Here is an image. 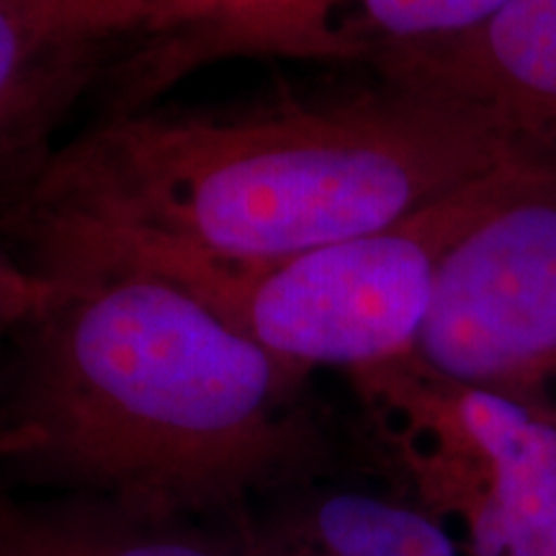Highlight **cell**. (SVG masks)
<instances>
[{
	"mask_svg": "<svg viewBox=\"0 0 556 556\" xmlns=\"http://www.w3.org/2000/svg\"><path fill=\"white\" fill-rule=\"evenodd\" d=\"M413 358L443 379L556 413V178L456 242Z\"/></svg>",
	"mask_w": 556,
	"mask_h": 556,
	"instance_id": "5b68a950",
	"label": "cell"
},
{
	"mask_svg": "<svg viewBox=\"0 0 556 556\" xmlns=\"http://www.w3.org/2000/svg\"><path fill=\"white\" fill-rule=\"evenodd\" d=\"M250 546L296 556H469L462 536L422 503L358 490L291 497Z\"/></svg>",
	"mask_w": 556,
	"mask_h": 556,
	"instance_id": "ba28073f",
	"label": "cell"
},
{
	"mask_svg": "<svg viewBox=\"0 0 556 556\" xmlns=\"http://www.w3.org/2000/svg\"><path fill=\"white\" fill-rule=\"evenodd\" d=\"M58 294V281L18 263L0 242V338L24 328Z\"/></svg>",
	"mask_w": 556,
	"mask_h": 556,
	"instance_id": "4fadbf2b",
	"label": "cell"
},
{
	"mask_svg": "<svg viewBox=\"0 0 556 556\" xmlns=\"http://www.w3.org/2000/svg\"><path fill=\"white\" fill-rule=\"evenodd\" d=\"M0 556H37L16 507L0 510Z\"/></svg>",
	"mask_w": 556,
	"mask_h": 556,
	"instance_id": "5bb4252c",
	"label": "cell"
},
{
	"mask_svg": "<svg viewBox=\"0 0 556 556\" xmlns=\"http://www.w3.org/2000/svg\"><path fill=\"white\" fill-rule=\"evenodd\" d=\"M556 178L518 160L471 180L377 232L268 263H217L165 250H83L37 266L60 276L83 268H137L184 289L268 356L309 377L353 374L409 358L443 261L486 214Z\"/></svg>",
	"mask_w": 556,
	"mask_h": 556,
	"instance_id": "3957f363",
	"label": "cell"
},
{
	"mask_svg": "<svg viewBox=\"0 0 556 556\" xmlns=\"http://www.w3.org/2000/svg\"><path fill=\"white\" fill-rule=\"evenodd\" d=\"M47 278L58 294L16 330L0 409V458L26 482L199 526L312 467L307 377L144 270Z\"/></svg>",
	"mask_w": 556,
	"mask_h": 556,
	"instance_id": "7a4b0ae2",
	"label": "cell"
},
{
	"mask_svg": "<svg viewBox=\"0 0 556 556\" xmlns=\"http://www.w3.org/2000/svg\"><path fill=\"white\" fill-rule=\"evenodd\" d=\"M389 86L482 111L526 155L556 170V0H513L454 39L368 47Z\"/></svg>",
	"mask_w": 556,
	"mask_h": 556,
	"instance_id": "8992f818",
	"label": "cell"
},
{
	"mask_svg": "<svg viewBox=\"0 0 556 556\" xmlns=\"http://www.w3.org/2000/svg\"><path fill=\"white\" fill-rule=\"evenodd\" d=\"M78 60L80 52L47 41L16 5L0 0V160L34 144L73 90Z\"/></svg>",
	"mask_w": 556,
	"mask_h": 556,
	"instance_id": "30bf717a",
	"label": "cell"
},
{
	"mask_svg": "<svg viewBox=\"0 0 556 556\" xmlns=\"http://www.w3.org/2000/svg\"><path fill=\"white\" fill-rule=\"evenodd\" d=\"M358 21L351 31L361 45H422L454 39L495 18L513 0H351Z\"/></svg>",
	"mask_w": 556,
	"mask_h": 556,
	"instance_id": "7c38bea8",
	"label": "cell"
},
{
	"mask_svg": "<svg viewBox=\"0 0 556 556\" xmlns=\"http://www.w3.org/2000/svg\"><path fill=\"white\" fill-rule=\"evenodd\" d=\"M518 160L533 157L482 111L389 83L238 114L119 111L39 165L16 222L31 266L106 248L268 263L377 232Z\"/></svg>",
	"mask_w": 556,
	"mask_h": 556,
	"instance_id": "6da1fadb",
	"label": "cell"
},
{
	"mask_svg": "<svg viewBox=\"0 0 556 556\" xmlns=\"http://www.w3.org/2000/svg\"><path fill=\"white\" fill-rule=\"evenodd\" d=\"M345 3L351 0H199L184 26L152 39L131 62L124 75V111L225 58H366V47L336 18Z\"/></svg>",
	"mask_w": 556,
	"mask_h": 556,
	"instance_id": "52a82bcc",
	"label": "cell"
},
{
	"mask_svg": "<svg viewBox=\"0 0 556 556\" xmlns=\"http://www.w3.org/2000/svg\"><path fill=\"white\" fill-rule=\"evenodd\" d=\"M248 554L250 556H296V554H283V552H274V548H261V546H250Z\"/></svg>",
	"mask_w": 556,
	"mask_h": 556,
	"instance_id": "9a60e30c",
	"label": "cell"
},
{
	"mask_svg": "<svg viewBox=\"0 0 556 556\" xmlns=\"http://www.w3.org/2000/svg\"><path fill=\"white\" fill-rule=\"evenodd\" d=\"M16 510L37 556H229L199 526L139 518L101 503L54 497Z\"/></svg>",
	"mask_w": 556,
	"mask_h": 556,
	"instance_id": "9c48e42d",
	"label": "cell"
},
{
	"mask_svg": "<svg viewBox=\"0 0 556 556\" xmlns=\"http://www.w3.org/2000/svg\"><path fill=\"white\" fill-rule=\"evenodd\" d=\"M420 503L469 556H556V413L417 361L353 374Z\"/></svg>",
	"mask_w": 556,
	"mask_h": 556,
	"instance_id": "277c9868",
	"label": "cell"
},
{
	"mask_svg": "<svg viewBox=\"0 0 556 556\" xmlns=\"http://www.w3.org/2000/svg\"><path fill=\"white\" fill-rule=\"evenodd\" d=\"M41 37L86 54L96 41L124 31L168 37L184 26L199 0H9Z\"/></svg>",
	"mask_w": 556,
	"mask_h": 556,
	"instance_id": "8fae6325",
	"label": "cell"
}]
</instances>
